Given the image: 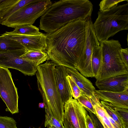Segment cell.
<instances>
[{"instance_id": "cell-30", "label": "cell", "mask_w": 128, "mask_h": 128, "mask_svg": "<svg viewBox=\"0 0 128 128\" xmlns=\"http://www.w3.org/2000/svg\"><path fill=\"white\" fill-rule=\"evenodd\" d=\"M121 57L123 62L128 69V48H122L120 50Z\"/></svg>"}, {"instance_id": "cell-35", "label": "cell", "mask_w": 128, "mask_h": 128, "mask_svg": "<svg viewBox=\"0 0 128 128\" xmlns=\"http://www.w3.org/2000/svg\"><path fill=\"white\" fill-rule=\"evenodd\" d=\"M47 128H60L59 127L56 126H47Z\"/></svg>"}, {"instance_id": "cell-5", "label": "cell", "mask_w": 128, "mask_h": 128, "mask_svg": "<svg viewBox=\"0 0 128 128\" xmlns=\"http://www.w3.org/2000/svg\"><path fill=\"white\" fill-rule=\"evenodd\" d=\"M102 57L101 67L95 78L100 81L114 76L128 74V69L123 62L120 55L122 48L120 42L113 39L100 42Z\"/></svg>"}, {"instance_id": "cell-19", "label": "cell", "mask_w": 128, "mask_h": 128, "mask_svg": "<svg viewBox=\"0 0 128 128\" xmlns=\"http://www.w3.org/2000/svg\"><path fill=\"white\" fill-rule=\"evenodd\" d=\"M100 102L108 114L118 124L121 128H128L119 113L113 106L107 102L101 100Z\"/></svg>"}, {"instance_id": "cell-29", "label": "cell", "mask_w": 128, "mask_h": 128, "mask_svg": "<svg viewBox=\"0 0 128 128\" xmlns=\"http://www.w3.org/2000/svg\"><path fill=\"white\" fill-rule=\"evenodd\" d=\"M98 120L104 128H114L108 118L107 112L105 116Z\"/></svg>"}, {"instance_id": "cell-36", "label": "cell", "mask_w": 128, "mask_h": 128, "mask_svg": "<svg viewBox=\"0 0 128 128\" xmlns=\"http://www.w3.org/2000/svg\"><path fill=\"white\" fill-rule=\"evenodd\" d=\"M100 128H104L102 125L101 126Z\"/></svg>"}, {"instance_id": "cell-32", "label": "cell", "mask_w": 128, "mask_h": 128, "mask_svg": "<svg viewBox=\"0 0 128 128\" xmlns=\"http://www.w3.org/2000/svg\"><path fill=\"white\" fill-rule=\"evenodd\" d=\"M63 123L64 128H74L69 120L64 117Z\"/></svg>"}, {"instance_id": "cell-4", "label": "cell", "mask_w": 128, "mask_h": 128, "mask_svg": "<svg viewBox=\"0 0 128 128\" xmlns=\"http://www.w3.org/2000/svg\"><path fill=\"white\" fill-rule=\"evenodd\" d=\"M93 26L99 42L107 40L118 32L128 30V2L106 11H99Z\"/></svg>"}, {"instance_id": "cell-6", "label": "cell", "mask_w": 128, "mask_h": 128, "mask_svg": "<svg viewBox=\"0 0 128 128\" xmlns=\"http://www.w3.org/2000/svg\"><path fill=\"white\" fill-rule=\"evenodd\" d=\"M52 3L50 0H36L17 10L1 24L14 28L22 26L32 24Z\"/></svg>"}, {"instance_id": "cell-25", "label": "cell", "mask_w": 128, "mask_h": 128, "mask_svg": "<svg viewBox=\"0 0 128 128\" xmlns=\"http://www.w3.org/2000/svg\"><path fill=\"white\" fill-rule=\"evenodd\" d=\"M71 90L72 97L74 99H77L82 95V91L71 78L68 75L67 76Z\"/></svg>"}, {"instance_id": "cell-14", "label": "cell", "mask_w": 128, "mask_h": 128, "mask_svg": "<svg viewBox=\"0 0 128 128\" xmlns=\"http://www.w3.org/2000/svg\"><path fill=\"white\" fill-rule=\"evenodd\" d=\"M55 76L57 87L62 101L64 104L72 98V93L67 76L66 68L56 64L55 69Z\"/></svg>"}, {"instance_id": "cell-17", "label": "cell", "mask_w": 128, "mask_h": 128, "mask_svg": "<svg viewBox=\"0 0 128 128\" xmlns=\"http://www.w3.org/2000/svg\"><path fill=\"white\" fill-rule=\"evenodd\" d=\"M36 0H19L15 4L0 10V24L4 22L17 10Z\"/></svg>"}, {"instance_id": "cell-9", "label": "cell", "mask_w": 128, "mask_h": 128, "mask_svg": "<svg viewBox=\"0 0 128 128\" xmlns=\"http://www.w3.org/2000/svg\"><path fill=\"white\" fill-rule=\"evenodd\" d=\"M28 51L25 49L0 53V66L17 70L26 75H34L37 67L20 57Z\"/></svg>"}, {"instance_id": "cell-10", "label": "cell", "mask_w": 128, "mask_h": 128, "mask_svg": "<svg viewBox=\"0 0 128 128\" xmlns=\"http://www.w3.org/2000/svg\"><path fill=\"white\" fill-rule=\"evenodd\" d=\"M64 117L74 128H87L86 118L88 113L76 99L70 98L64 105Z\"/></svg>"}, {"instance_id": "cell-21", "label": "cell", "mask_w": 128, "mask_h": 128, "mask_svg": "<svg viewBox=\"0 0 128 128\" xmlns=\"http://www.w3.org/2000/svg\"><path fill=\"white\" fill-rule=\"evenodd\" d=\"M8 32L10 34L29 35H39L42 33L40 32L38 28L32 24L21 26L15 28L13 31Z\"/></svg>"}, {"instance_id": "cell-22", "label": "cell", "mask_w": 128, "mask_h": 128, "mask_svg": "<svg viewBox=\"0 0 128 128\" xmlns=\"http://www.w3.org/2000/svg\"><path fill=\"white\" fill-rule=\"evenodd\" d=\"M124 1L128 2V0H103L100 2L99 11L104 12L107 11L114 6H117L118 4Z\"/></svg>"}, {"instance_id": "cell-34", "label": "cell", "mask_w": 128, "mask_h": 128, "mask_svg": "<svg viewBox=\"0 0 128 128\" xmlns=\"http://www.w3.org/2000/svg\"><path fill=\"white\" fill-rule=\"evenodd\" d=\"M38 106L40 108H44L45 106V104L43 102H40Z\"/></svg>"}, {"instance_id": "cell-20", "label": "cell", "mask_w": 128, "mask_h": 128, "mask_svg": "<svg viewBox=\"0 0 128 128\" xmlns=\"http://www.w3.org/2000/svg\"><path fill=\"white\" fill-rule=\"evenodd\" d=\"M102 62V52L100 46L93 50L92 56V66L94 78L97 76L100 71Z\"/></svg>"}, {"instance_id": "cell-31", "label": "cell", "mask_w": 128, "mask_h": 128, "mask_svg": "<svg viewBox=\"0 0 128 128\" xmlns=\"http://www.w3.org/2000/svg\"><path fill=\"white\" fill-rule=\"evenodd\" d=\"M19 0H0V10L12 5Z\"/></svg>"}, {"instance_id": "cell-11", "label": "cell", "mask_w": 128, "mask_h": 128, "mask_svg": "<svg viewBox=\"0 0 128 128\" xmlns=\"http://www.w3.org/2000/svg\"><path fill=\"white\" fill-rule=\"evenodd\" d=\"M1 36L14 40L24 46L28 51L45 52L46 48L45 34L37 35L10 34L6 32Z\"/></svg>"}, {"instance_id": "cell-7", "label": "cell", "mask_w": 128, "mask_h": 128, "mask_svg": "<svg viewBox=\"0 0 128 128\" xmlns=\"http://www.w3.org/2000/svg\"><path fill=\"white\" fill-rule=\"evenodd\" d=\"M86 39L83 53L75 68L86 77H94L92 64L93 50L100 46L94 28L91 18L85 20Z\"/></svg>"}, {"instance_id": "cell-1", "label": "cell", "mask_w": 128, "mask_h": 128, "mask_svg": "<svg viewBox=\"0 0 128 128\" xmlns=\"http://www.w3.org/2000/svg\"><path fill=\"white\" fill-rule=\"evenodd\" d=\"M45 35L46 48L45 52L49 60L56 64L75 68L84 49L85 20L73 21Z\"/></svg>"}, {"instance_id": "cell-15", "label": "cell", "mask_w": 128, "mask_h": 128, "mask_svg": "<svg viewBox=\"0 0 128 128\" xmlns=\"http://www.w3.org/2000/svg\"><path fill=\"white\" fill-rule=\"evenodd\" d=\"M70 76L81 90L82 95L90 98L94 94L95 88L92 82L74 68H66Z\"/></svg>"}, {"instance_id": "cell-24", "label": "cell", "mask_w": 128, "mask_h": 128, "mask_svg": "<svg viewBox=\"0 0 128 128\" xmlns=\"http://www.w3.org/2000/svg\"><path fill=\"white\" fill-rule=\"evenodd\" d=\"M16 123L12 118L0 116V128H18Z\"/></svg>"}, {"instance_id": "cell-18", "label": "cell", "mask_w": 128, "mask_h": 128, "mask_svg": "<svg viewBox=\"0 0 128 128\" xmlns=\"http://www.w3.org/2000/svg\"><path fill=\"white\" fill-rule=\"evenodd\" d=\"M25 49H26L17 41L1 35L0 36V53Z\"/></svg>"}, {"instance_id": "cell-28", "label": "cell", "mask_w": 128, "mask_h": 128, "mask_svg": "<svg viewBox=\"0 0 128 128\" xmlns=\"http://www.w3.org/2000/svg\"><path fill=\"white\" fill-rule=\"evenodd\" d=\"M114 108L119 113L126 125L128 127V109L119 108Z\"/></svg>"}, {"instance_id": "cell-3", "label": "cell", "mask_w": 128, "mask_h": 128, "mask_svg": "<svg viewBox=\"0 0 128 128\" xmlns=\"http://www.w3.org/2000/svg\"><path fill=\"white\" fill-rule=\"evenodd\" d=\"M56 64L48 60L38 66L35 74L38 89L45 104L46 112L63 123L64 105L56 82L55 69Z\"/></svg>"}, {"instance_id": "cell-16", "label": "cell", "mask_w": 128, "mask_h": 128, "mask_svg": "<svg viewBox=\"0 0 128 128\" xmlns=\"http://www.w3.org/2000/svg\"><path fill=\"white\" fill-rule=\"evenodd\" d=\"M20 57L37 67L44 62L49 60L47 54L43 51H28Z\"/></svg>"}, {"instance_id": "cell-13", "label": "cell", "mask_w": 128, "mask_h": 128, "mask_svg": "<svg viewBox=\"0 0 128 128\" xmlns=\"http://www.w3.org/2000/svg\"><path fill=\"white\" fill-rule=\"evenodd\" d=\"M94 94L101 101L109 103L114 107L128 109V89L120 92L95 90Z\"/></svg>"}, {"instance_id": "cell-33", "label": "cell", "mask_w": 128, "mask_h": 128, "mask_svg": "<svg viewBox=\"0 0 128 128\" xmlns=\"http://www.w3.org/2000/svg\"><path fill=\"white\" fill-rule=\"evenodd\" d=\"M107 114L109 120L114 127V128H121L118 124L108 114Z\"/></svg>"}, {"instance_id": "cell-8", "label": "cell", "mask_w": 128, "mask_h": 128, "mask_svg": "<svg viewBox=\"0 0 128 128\" xmlns=\"http://www.w3.org/2000/svg\"><path fill=\"white\" fill-rule=\"evenodd\" d=\"M0 96L5 103L6 111L12 114L19 112L17 89L8 68L0 66Z\"/></svg>"}, {"instance_id": "cell-2", "label": "cell", "mask_w": 128, "mask_h": 128, "mask_svg": "<svg viewBox=\"0 0 128 128\" xmlns=\"http://www.w3.org/2000/svg\"><path fill=\"white\" fill-rule=\"evenodd\" d=\"M93 5L88 0H61L50 6L42 15L40 29L48 34L53 32L67 24L91 17Z\"/></svg>"}, {"instance_id": "cell-37", "label": "cell", "mask_w": 128, "mask_h": 128, "mask_svg": "<svg viewBox=\"0 0 128 128\" xmlns=\"http://www.w3.org/2000/svg\"></svg>"}, {"instance_id": "cell-12", "label": "cell", "mask_w": 128, "mask_h": 128, "mask_svg": "<svg viewBox=\"0 0 128 128\" xmlns=\"http://www.w3.org/2000/svg\"><path fill=\"white\" fill-rule=\"evenodd\" d=\"M95 84L99 90L112 92H120L128 89V74L114 76L100 81Z\"/></svg>"}, {"instance_id": "cell-26", "label": "cell", "mask_w": 128, "mask_h": 128, "mask_svg": "<svg viewBox=\"0 0 128 128\" xmlns=\"http://www.w3.org/2000/svg\"><path fill=\"white\" fill-rule=\"evenodd\" d=\"M90 115L87 114L86 118L87 128H100L101 124L98 122L94 114L89 112Z\"/></svg>"}, {"instance_id": "cell-27", "label": "cell", "mask_w": 128, "mask_h": 128, "mask_svg": "<svg viewBox=\"0 0 128 128\" xmlns=\"http://www.w3.org/2000/svg\"><path fill=\"white\" fill-rule=\"evenodd\" d=\"M45 116L44 126L45 127L48 126H58L60 128H64L63 123L60 122L54 117L50 116L48 113L46 112Z\"/></svg>"}, {"instance_id": "cell-23", "label": "cell", "mask_w": 128, "mask_h": 128, "mask_svg": "<svg viewBox=\"0 0 128 128\" xmlns=\"http://www.w3.org/2000/svg\"><path fill=\"white\" fill-rule=\"evenodd\" d=\"M89 112L96 114L95 110L90 98L82 95L77 100Z\"/></svg>"}]
</instances>
